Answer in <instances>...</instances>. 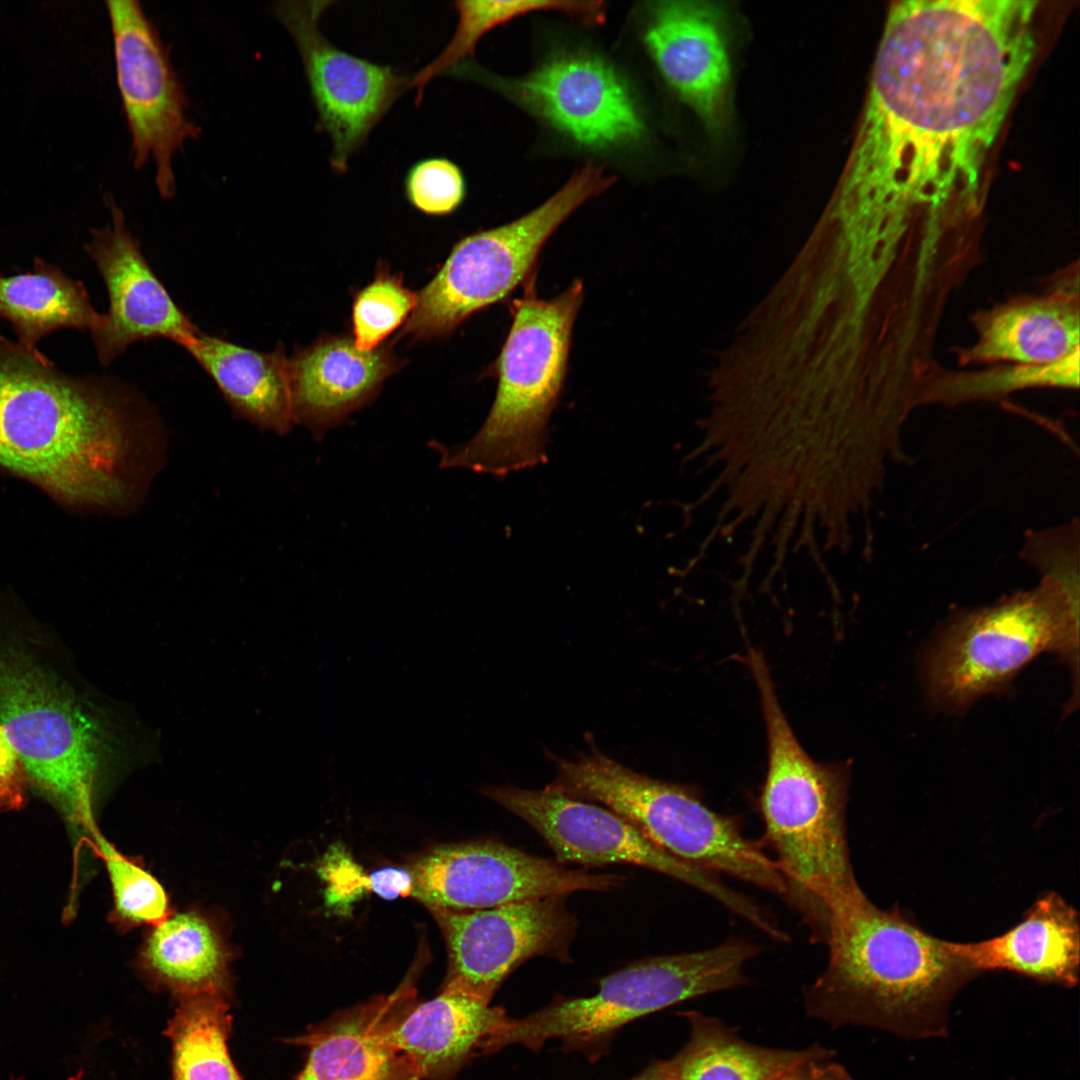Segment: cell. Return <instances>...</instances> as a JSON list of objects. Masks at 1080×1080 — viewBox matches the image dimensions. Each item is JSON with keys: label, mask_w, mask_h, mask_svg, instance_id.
Returning <instances> with one entry per match:
<instances>
[{"label": "cell", "mask_w": 1080, "mask_h": 1080, "mask_svg": "<svg viewBox=\"0 0 1080 1080\" xmlns=\"http://www.w3.org/2000/svg\"><path fill=\"white\" fill-rule=\"evenodd\" d=\"M0 317L9 321L19 343L36 348L46 335L63 328L98 330V313L84 284L62 270L35 258L33 270L10 276L0 274Z\"/></svg>", "instance_id": "cell-27"}, {"label": "cell", "mask_w": 1080, "mask_h": 1080, "mask_svg": "<svg viewBox=\"0 0 1080 1080\" xmlns=\"http://www.w3.org/2000/svg\"><path fill=\"white\" fill-rule=\"evenodd\" d=\"M510 87L528 109L584 146L613 147L644 131L624 82L596 57H556Z\"/></svg>", "instance_id": "cell-17"}, {"label": "cell", "mask_w": 1080, "mask_h": 1080, "mask_svg": "<svg viewBox=\"0 0 1080 1080\" xmlns=\"http://www.w3.org/2000/svg\"><path fill=\"white\" fill-rule=\"evenodd\" d=\"M370 889L385 899L407 896L413 891L411 871L398 868H383L375 871L368 878Z\"/></svg>", "instance_id": "cell-36"}, {"label": "cell", "mask_w": 1080, "mask_h": 1080, "mask_svg": "<svg viewBox=\"0 0 1080 1080\" xmlns=\"http://www.w3.org/2000/svg\"><path fill=\"white\" fill-rule=\"evenodd\" d=\"M614 180L600 166L588 163L524 216L461 239L418 292L400 336L414 340L446 337L475 312L505 299L528 277L554 231Z\"/></svg>", "instance_id": "cell-10"}, {"label": "cell", "mask_w": 1080, "mask_h": 1080, "mask_svg": "<svg viewBox=\"0 0 1080 1080\" xmlns=\"http://www.w3.org/2000/svg\"><path fill=\"white\" fill-rule=\"evenodd\" d=\"M1077 351V306L1054 296L1010 304L986 316L968 359L1039 365L1060 361Z\"/></svg>", "instance_id": "cell-25"}, {"label": "cell", "mask_w": 1080, "mask_h": 1080, "mask_svg": "<svg viewBox=\"0 0 1080 1080\" xmlns=\"http://www.w3.org/2000/svg\"><path fill=\"white\" fill-rule=\"evenodd\" d=\"M418 293L407 288L402 276L379 263L373 280L357 292L352 305L353 341L371 351L408 320Z\"/></svg>", "instance_id": "cell-31"}, {"label": "cell", "mask_w": 1080, "mask_h": 1080, "mask_svg": "<svg viewBox=\"0 0 1080 1080\" xmlns=\"http://www.w3.org/2000/svg\"><path fill=\"white\" fill-rule=\"evenodd\" d=\"M757 954L754 945L732 938L703 951L634 962L601 979L591 996H558L523 1018L511 1019L494 1051L515 1044L538 1051L549 1040H560L566 1050L594 1060L624 1025L677 1003L746 984L743 966Z\"/></svg>", "instance_id": "cell-9"}, {"label": "cell", "mask_w": 1080, "mask_h": 1080, "mask_svg": "<svg viewBox=\"0 0 1080 1080\" xmlns=\"http://www.w3.org/2000/svg\"><path fill=\"white\" fill-rule=\"evenodd\" d=\"M410 871L412 895L429 910H479L576 891H608L623 881L614 874L571 870L491 840L437 847Z\"/></svg>", "instance_id": "cell-13"}, {"label": "cell", "mask_w": 1080, "mask_h": 1080, "mask_svg": "<svg viewBox=\"0 0 1080 1080\" xmlns=\"http://www.w3.org/2000/svg\"><path fill=\"white\" fill-rule=\"evenodd\" d=\"M391 348L382 344L362 351L345 335H324L306 347H295L287 359L294 424L321 440L329 429L370 403L384 381L406 362Z\"/></svg>", "instance_id": "cell-19"}, {"label": "cell", "mask_w": 1080, "mask_h": 1080, "mask_svg": "<svg viewBox=\"0 0 1080 1080\" xmlns=\"http://www.w3.org/2000/svg\"><path fill=\"white\" fill-rule=\"evenodd\" d=\"M978 394L998 393L1034 385L1068 386L1078 384V351L1053 363L1018 365L1001 376L985 383Z\"/></svg>", "instance_id": "cell-33"}, {"label": "cell", "mask_w": 1080, "mask_h": 1080, "mask_svg": "<svg viewBox=\"0 0 1080 1080\" xmlns=\"http://www.w3.org/2000/svg\"><path fill=\"white\" fill-rule=\"evenodd\" d=\"M491 1000L445 984L433 999L416 1003L390 1032L394 1048L417 1080H450L474 1057L494 1052L511 1018Z\"/></svg>", "instance_id": "cell-21"}, {"label": "cell", "mask_w": 1080, "mask_h": 1080, "mask_svg": "<svg viewBox=\"0 0 1080 1080\" xmlns=\"http://www.w3.org/2000/svg\"><path fill=\"white\" fill-rule=\"evenodd\" d=\"M774 1080H853L845 1068L828 1058H812L789 1068Z\"/></svg>", "instance_id": "cell-35"}, {"label": "cell", "mask_w": 1080, "mask_h": 1080, "mask_svg": "<svg viewBox=\"0 0 1080 1080\" xmlns=\"http://www.w3.org/2000/svg\"><path fill=\"white\" fill-rule=\"evenodd\" d=\"M556 762V777L547 788L601 804L666 852L696 867L785 896L776 862L743 835L735 817L714 812L690 787L635 772L594 746L577 759Z\"/></svg>", "instance_id": "cell-7"}, {"label": "cell", "mask_w": 1080, "mask_h": 1080, "mask_svg": "<svg viewBox=\"0 0 1080 1080\" xmlns=\"http://www.w3.org/2000/svg\"><path fill=\"white\" fill-rule=\"evenodd\" d=\"M117 84L139 169L155 166L162 198L175 195L173 160L185 142L200 133L188 116L185 89L160 33L137 0L106 1Z\"/></svg>", "instance_id": "cell-12"}, {"label": "cell", "mask_w": 1080, "mask_h": 1080, "mask_svg": "<svg viewBox=\"0 0 1080 1080\" xmlns=\"http://www.w3.org/2000/svg\"><path fill=\"white\" fill-rule=\"evenodd\" d=\"M88 835L109 876L113 896L110 920L117 928L154 926L171 914L165 889L143 864L119 852L97 826Z\"/></svg>", "instance_id": "cell-30"}, {"label": "cell", "mask_w": 1080, "mask_h": 1080, "mask_svg": "<svg viewBox=\"0 0 1080 1080\" xmlns=\"http://www.w3.org/2000/svg\"><path fill=\"white\" fill-rule=\"evenodd\" d=\"M683 1016L689 1040L667 1060L674 1080H774L800 1062L833 1055L818 1044L801 1050L754 1045L716 1018L695 1011Z\"/></svg>", "instance_id": "cell-26"}, {"label": "cell", "mask_w": 1080, "mask_h": 1080, "mask_svg": "<svg viewBox=\"0 0 1080 1080\" xmlns=\"http://www.w3.org/2000/svg\"><path fill=\"white\" fill-rule=\"evenodd\" d=\"M231 958L217 923L194 910L171 913L152 926L139 952L144 972L181 997L226 993Z\"/></svg>", "instance_id": "cell-24"}, {"label": "cell", "mask_w": 1080, "mask_h": 1080, "mask_svg": "<svg viewBox=\"0 0 1080 1080\" xmlns=\"http://www.w3.org/2000/svg\"><path fill=\"white\" fill-rule=\"evenodd\" d=\"M27 786L24 766L0 727V811L21 809Z\"/></svg>", "instance_id": "cell-34"}, {"label": "cell", "mask_w": 1080, "mask_h": 1080, "mask_svg": "<svg viewBox=\"0 0 1080 1080\" xmlns=\"http://www.w3.org/2000/svg\"><path fill=\"white\" fill-rule=\"evenodd\" d=\"M977 973L1009 971L1041 983L1074 987L1080 972L1077 910L1055 891L1045 892L1004 933L976 942L947 941Z\"/></svg>", "instance_id": "cell-22"}, {"label": "cell", "mask_w": 1080, "mask_h": 1080, "mask_svg": "<svg viewBox=\"0 0 1080 1080\" xmlns=\"http://www.w3.org/2000/svg\"><path fill=\"white\" fill-rule=\"evenodd\" d=\"M0 727L28 785L88 832L108 777L130 760L127 734L59 635L0 593Z\"/></svg>", "instance_id": "cell-3"}, {"label": "cell", "mask_w": 1080, "mask_h": 1080, "mask_svg": "<svg viewBox=\"0 0 1080 1080\" xmlns=\"http://www.w3.org/2000/svg\"><path fill=\"white\" fill-rule=\"evenodd\" d=\"M178 345L214 381L235 416L262 431H291L288 357L282 343L261 352L199 330Z\"/></svg>", "instance_id": "cell-23"}, {"label": "cell", "mask_w": 1080, "mask_h": 1080, "mask_svg": "<svg viewBox=\"0 0 1080 1080\" xmlns=\"http://www.w3.org/2000/svg\"><path fill=\"white\" fill-rule=\"evenodd\" d=\"M1079 573H1042L1032 589L967 612L946 629L926 661L930 698L961 708L1000 691L1036 656L1072 661L1078 648Z\"/></svg>", "instance_id": "cell-8"}, {"label": "cell", "mask_w": 1080, "mask_h": 1080, "mask_svg": "<svg viewBox=\"0 0 1080 1080\" xmlns=\"http://www.w3.org/2000/svg\"><path fill=\"white\" fill-rule=\"evenodd\" d=\"M467 192L460 167L448 158L429 157L414 163L404 178L408 202L429 216H447L464 202Z\"/></svg>", "instance_id": "cell-32"}, {"label": "cell", "mask_w": 1080, "mask_h": 1080, "mask_svg": "<svg viewBox=\"0 0 1080 1080\" xmlns=\"http://www.w3.org/2000/svg\"><path fill=\"white\" fill-rule=\"evenodd\" d=\"M333 3L281 1L274 10L296 43L319 127L331 138V167L345 172L350 157L409 88L411 77L350 54L327 40L319 20Z\"/></svg>", "instance_id": "cell-14"}, {"label": "cell", "mask_w": 1080, "mask_h": 1080, "mask_svg": "<svg viewBox=\"0 0 1080 1080\" xmlns=\"http://www.w3.org/2000/svg\"><path fill=\"white\" fill-rule=\"evenodd\" d=\"M565 897L479 910H430L448 948L445 984L491 1000L505 978L530 958L570 961L577 921L566 908Z\"/></svg>", "instance_id": "cell-15"}, {"label": "cell", "mask_w": 1080, "mask_h": 1080, "mask_svg": "<svg viewBox=\"0 0 1080 1080\" xmlns=\"http://www.w3.org/2000/svg\"><path fill=\"white\" fill-rule=\"evenodd\" d=\"M166 1034L173 1080H243L228 1050L231 1014L226 993L181 997Z\"/></svg>", "instance_id": "cell-28"}, {"label": "cell", "mask_w": 1080, "mask_h": 1080, "mask_svg": "<svg viewBox=\"0 0 1080 1080\" xmlns=\"http://www.w3.org/2000/svg\"><path fill=\"white\" fill-rule=\"evenodd\" d=\"M479 792L530 825L559 863L645 867L707 893L763 932L771 928V918L750 898L727 887L715 873L666 852L604 806L548 788L484 786Z\"/></svg>", "instance_id": "cell-11"}, {"label": "cell", "mask_w": 1080, "mask_h": 1080, "mask_svg": "<svg viewBox=\"0 0 1080 1080\" xmlns=\"http://www.w3.org/2000/svg\"><path fill=\"white\" fill-rule=\"evenodd\" d=\"M157 411L110 376H71L0 336V468L65 505L129 513L166 451Z\"/></svg>", "instance_id": "cell-2"}, {"label": "cell", "mask_w": 1080, "mask_h": 1080, "mask_svg": "<svg viewBox=\"0 0 1080 1080\" xmlns=\"http://www.w3.org/2000/svg\"><path fill=\"white\" fill-rule=\"evenodd\" d=\"M454 7L459 18L451 40L437 57L411 77L409 88L417 90V104L431 79L446 75L473 53L486 33L516 17L537 11H558L593 24L600 23L605 16L600 1L461 0L454 2Z\"/></svg>", "instance_id": "cell-29"}, {"label": "cell", "mask_w": 1080, "mask_h": 1080, "mask_svg": "<svg viewBox=\"0 0 1080 1080\" xmlns=\"http://www.w3.org/2000/svg\"><path fill=\"white\" fill-rule=\"evenodd\" d=\"M583 298L580 280L551 299L538 298L533 281L523 297L513 301L512 323L495 362L498 384L492 407L467 442H430L441 468L504 477L546 461L548 422L564 386Z\"/></svg>", "instance_id": "cell-6"}, {"label": "cell", "mask_w": 1080, "mask_h": 1080, "mask_svg": "<svg viewBox=\"0 0 1080 1080\" xmlns=\"http://www.w3.org/2000/svg\"><path fill=\"white\" fill-rule=\"evenodd\" d=\"M829 961L803 990L807 1015L862 1025L906 1039L944 1037L958 992L980 974L898 906L877 907L863 893L836 915Z\"/></svg>", "instance_id": "cell-4"}, {"label": "cell", "mask_w": 1080, "mask_h": 1080, "mask_svg": "<svg viewBox=\"0 0 1080 1080\" xmlns=\"http://www.w3.org/2000/svg\"><path fill=\"white\" fill-rule=\"evenodd\" d=\"M768 740V767L759 798L765 840L783 877L784 899L815 942L826 943L831 920L864 892L846 835L848 767L819 763L803 749L778 701L765 664L751 670Z\"/></svg>", "instance_id": "cell-5"}, {"label": "cell", "mask_w": 1080, "mask_h": 1080, "mask_svg": "<svg viewBox=\"0 0 1080 1080\" xmlns=\"http://www.w3.org/2000/svg\"><path fill=\"white\" fill-rule=\"evenodd\" d=\"M645 43L659 71L720 139L729 122L731 63L722 10L703 1H663L652 7Z\"/></svg>", "instance_id": "cell-18"}, {"label": "cell", "mask_w": 1080, "mask_h": 1080, "mask_svg": "<svg viewBox=\"0 0 1080 1080\" xmlns=\"http://www.w3.org/2000/svg\"><path fill=\"white\" fill-rule=\"evenodd\" d=\"M416 1003L405 986L314 1026L293 1040L308 1048L295 1080H417L390 1041V1032Z\"/></svg>", "instance_id": "cell-20"}, {"label": "cell", "mask_w": 1080, "mask_h": 1080, "mask_svg": "<svg viewBox=\"0 0 1080 1080\" xmlns=\"http://www.w3.org/2000/svg\"><path fill=\"white\" fill-rule=\"evenodd\" d=\"M107 204L111 221L92 230L91 241L85 245L109 299L103 325L91 333L98 360L104 366L135 342L165 338L178 345L199 331L144 257L112 196Z\"/></svg>", "instance_id": "cell-16"}, {"label": "cell", "mask_w": 1080, "mask_h": 1080, "mask_svg": "<svg viewBox=\"0 0 1080 1080\" xmlns=\"http://www.w3.org/2000/svg\"><path fill=\"white\" fill-rule=\"evenodd\" d=\"M630 1080H674L667 1060L655 1061Z\"/></svg>", "instance_id": "cell-37"}, {"label": "cell", "mask_w": 1080, "mask_h": 1080, "mask_svg": "<svg viewBox=\"0 0 1080 1080\" xmlns=\"http://www.w3.org/2000/svg\"><path fill=\"white\" fill-rule=\"evenodd\" d=\"M1033 0H902L889 8L833 215L897 234L917 210L976 202L1036 52Z\"/></svg>", "instance_id": "cell-1"}]
</instances>
